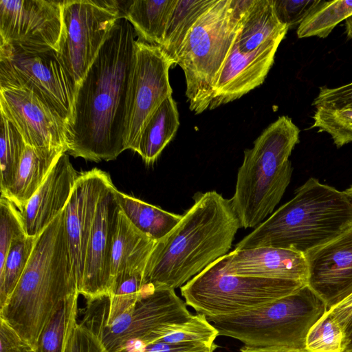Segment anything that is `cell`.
Here are the masks:
<instances>
[{
	"instance_id": "obj_31",
	"label": "cell",
	"mask_w": 352,
	"mask_h": 352,
	"mask_svg": "<svg viewBox=\"0 0 352 352\" xmlns=\"http://www.w3.org/2000/svg\"><path fill=\"white\" fill-rule=\"evenodd\" d=\"M79 293L69 299V315L62 352H109L102 337L83 319L78 322Z\"/></svg>"
},
{
	"instance_id": "obj_18",
	"label": "cell",
	"mask_w": 352,
	"mask_h": 352,
	"mask_svg": "<svg viewBox=\"0 0 352 352\" xmlns=\"http://www.w3.org/2000/svg\"><path fill=\"white\" fill-rule=\"evenodd\" d=\"M280 43L276 41L249 52H240L232 43L214 85L209 109L240 98L261 85Z\"/></svg>"
},
{
	"instance_id": "obj_20",
	"label": "cell",
	"mask_w": 352,
	"mask_h": 352,
	"mask_svg": "<svg viewBox=\"0 0 352 352\" xmlns=\"http://www.w3.org/2000/svg\"><path fill=\"white\" fill-rule=\"evenodd\" d=\"M78 175L67 152L62 153L44 182L20 211L28 236H38L64 210Z\"/></svg>"
},
{
	"instance_id": "obj_32",
	"label": "cell",
	"mask_w": 352,
	"mask_h": 352,
	"mask_svg": "<svg viewBox=\"0 0 352 352\" xmlns=\"http://www.w3.org/2000/svg\"><path fill=\"white\" fill-rule=\"evenodd\" d=\"M25 147L26 144L18 130L1 115V192L13 182Z\"/></svg>"
},
{
	"instance_id": "obj_1",
	"label": "cell",
	"mask_w": 352,
	"mask_h": 352,
	"mask_svg": "<svg viewBox=\"0 0 352 352\" xmlns=\"http://www.w3.org/2000/svg\"><path fill=\"white\" fill-rule=\"evenodd\" d=\"M136 36L130 22L119 19L78 87L67 127V153L73 157L109 161L125 150V104Z\"/></svg>"
},
{
	"instance_id": "obj_28",
	"label": "cell",
	"mask_w": 352,
	"mask_h": 352,
	"mask_svg": "<svg viewBox=\"0 0 352 352\" xmlns=\"http://www.w3.org/2000/svg\"><path fill=\"white\" fill-rule=\"evenodd\" d=\"M216 1L177 0L160 46L173 65L177 64L180 48L192 28Z\"/></svg>"
},
{
	"instance_id": "obj_44",
	"label": "cell",
	"mask_w": 352,
	"mask_h": 352,
	"mask_svg": "<svg viewBox=\"0 0 352 352\" xmlns=\"http://www.w3.org/2000/svg\"><path fill=\"white\" fill-rule=\"evenodd\" d=\"M351 350H352V329L345 333L343 352Z\"/></svg>"
},
{
	"instance_id": "obj_34",
	"label": "cell",
	"mask_w": 352,
	"mask_h": 352,
	"mask_svg": "<svg viewBox=\"0 0 352 352\" xmlns=\"http://www.w3.org/2000/svg\"><path fill=\"white\" fill-rule=\"evenodd\" d=\"M344 337L342 327L327 311L309 329L305 350L307 352H343Z\"/></svg>"
},
{
	"instance_id": "obj_10",
	"label": "cell",
	"mask_w": 352,
	"mask_h": 352,
	"mask_svg": "<svg viewBox=\"0 0 352 352\" xmlns=\"http://www.w3.org/2000/svg\"><path fill=\"white\" fill-rule=\"evenodd\" d=\"M125 3L117 0L63 1V29L57 53L76 94L112 28L123 17Z\"/></svg>"
},
{
	"instance_id": "obj_36",
	"label": "cell",
	"mask_w": 352,
	"mask_h": 352,
	"mask_svg": "<svg viewBox=\"0 0 352 352\" xmlns=\"http://www.w3.org/2000/svg\"><path fill=\"white\" fill-rule=\"evenodd\" d=\"M21 214L7 197L0 199V267L4 263L12 243L25 236Z\"/></svg>"
},
{
	"instance_id": "obj_8",
	"label": "cell",
	"mask_w": 352,
	"mask_h": 352,
	"mask_svg": "<svg viewBox=\"0 0 352 352\" xmlns=\"http://www.w3.org/2000/svg\"><path fill=\"white\" fill-rule=\"evenodd\" d=\"M223 256L180 287L186 304L206 317L247 311L293 294L307 285L228 274L223 270Z\"/></svg>"
},
{
	"instance_id": "obj_22",
	"label": "cell",
	"mask_w": 352,
	"mask_h": 352,
	"mask_svg": "<svg viewBox=\"0 0 352 352\" xmlns=\"http://www.w3.org/2000/svg\"><path fill=\"white\" fill-rule=\"evenodd\" d=\"M288 30L277 19L272 0H252L243 16L233 45L242 52H253L282 41Z\"/></svg>"
},
{
	"instance_id": "obj_42",
	"label": "cell",
	"mask_w": 352,
	"mask_h": 352,
	"mask_svg": "<svg viewBox=\"0 0 352 352\" xmlns=\"http://www.w3.org/2000/svg\"><path fill=\"white\" fill-rule=\"evenodd\" d=\"M346 333L352 329V293L327 311Z\"/></svg>"
},
{
	"instance_id": "obj_25",
	"label": "cell",
	"mask_w": 352,
	"mask_h": 352,
	"mask_svg": "<svg viewBox=\"0 0 352 352\" xmlns=\"http://www.w3.org/2000/svg\"><path fill=\"white\" fill-rule=\"evenodd\" d=\"M177 2V0L126 1L123 17L133 27L138 39L160 47Z\"/></svg>"
},
{
	"instance_id": "obj_38",
	"label": "cell",
	"mask_w": 352,
	"mask_h": 352,
	"mask_svg": "<svg viewBox=\"0 0 352 352\" xmlns=\"http://www.w3.org/2000/svg\"><path fill=\"white\" fill-rule=\"evenodd\" d=\"M321 0H272L278 21L288 29L298 27Z\"/></svg>"
},
{
	"instance_id": "obj_3",
	"label": "cell",
	"mask_w": 352,
	"mask_h": 352,
	"mask_svg": "<svg viewBox=\"0 0 352 352\" xmlns=\"http://www.w3.org/2000/svg\"><path fill=\"white\" fill-rule=\"evenodd\" d=\"M77 293L63 210L36 237L26 268L0 307V318L36 349L52 318Z\"/></svg>"
},
{
	"instance_id": "obj_7",
	"label": "cell",
	"mask_w": 352,
	"mask_h": 352,
	"mask_svg": "<svg viewBox=\"0 0 352 352\" xmlns=\"http://www.w3.org/2000/svg\"><path fill=\"white\" fill-rule=\"evenodd\" d=\"M327 311L324 302L305 285L293 294L236 314L206 317L219 332L248 346L305 349L311 327Z\"/></svg>"
},
{
	"instance_id": "obj_37",
	"label": "cell",
	"mask_w": 352,
	"mask_h": 352,
	"mask_svg": "<svg viewBox=\"0 0 352 352\" xmlns=\"http://www.w3.org/2000/svg\"><path fill=\"white\" fill-rule=\"evenodd\" d=\"M70 298L54 314L41 333L35 352H62L69 321Z\"/></svg>"
},
{
	"instance_id": "obj_17",
	"label": "cell",
	"mask_w": 352,
	"mask_h": 352,
	"mask_svg": "<svg viewBox=\"0 0 352 352\" xmlns=\"http://www.w3.org/2000/svg\"><path fill=\"white\" fill-rule=\"evenodd\" d=\"M305 256L307 285L324 302L327 311L352 293V226Z\"/></svg>"
},
{
	"instance_id": "obj_5",
	"label": "cell",
	"mask_w": 352,
	"mask_h": 352,
	"mask_svg": "<svg viewBox=\"0 0 352 352\" xmlns=\"http://www.w3.org/2000/svg\"><path fill=\"white\" fill-rule=\"evenodd\" d=\"M299 128L280 116L244 151L230 199L241 227L256 228L271 215L291 181L289 157L299 142Z\"/></svg>"
},
{
	"instance_id": "obj_13",
	"label": "cell",
	"mask_w": 352,
	"mask_h": 352,
	"mask_svg": "<svg viewBox=\"0 0 352 352\" xmlns=\"http://www.w3.org/2000/svg\"><path fill=\"white\" fill-rule=\"evenodd\" d=\"M63 1L0 0V44L58 52Z\"/></svg>"
},
{
	"instance_id": "obj_29",
	"label": "cell",
	"mask_w": 352,
	"mask_h": 352,
	"mask_svg": "<svg viewBox=\"0 0 352 352\" xmlns=\"http://www.w3.org/2000/svg\"><path fill=\"white\" fill-rule=\"evenodd\" d=\"M352 14V1H321L297 29L299 38H327L336 26Z\"/></svg>"
},
{
	"instance_id": "obj_6",
	"label": "cell",
	"mask_w": 352,
	"mask_h": 352,
	"mask_svg": "<svg viewBox=\"0 0 352 352\" xmlns=\"http://www.w3.org/2000/svg\"><path fill=\"white\" fill-rule=\"evenodd\" d=\"M252 0H217L197 20L177 55L190 109H210L216 79L226 61L243 16Z\"/></svg>"
},
{
	"instance_id": "obj_4",
	"label": "cell",
	"mask_w": 352,
	"mask_h": 352,
	"mask_svg": "<svg viewBox=\"0 0 352 352\" xmlns=\"http://www.w3.org/2000/svg\"><path fill=\"white\" fill-rule=\"evenodd\" d=\"M351 226L352 203L345 192L311 177L234 249L276 247L305 254Z\"/></svg>"
},
{
	"instance_id": "obj_11",
	"label": "cell",
	"mask_w": 352,
	"mask_h": 352,
	"mask_svg": "<svg viewBox=\"0 0 352 352\" xmlns=\"http://www.w3.org/2000/svg\"><path fill=\"white\" fill-rule=\"evenodd\" d=\"M108 298L91 304L83 319L98 331L109 352H121L129 342L140 340L162 325L181 322L192 314L175 289L147 285L144 295L111 322L105 324Z\"/></svg>"
},
{
	"instance_id": "obj_16",
	"label": "cell",
	"mask_w": 352,
	"mask_h": 352,
	"mask_svg": "<svg viewBox=\"0 0 352 352\" xmlns=\"http://www.w3.org/2000/svg\"><path fill=\"white\" fill-rule=\"evenodd\" d=\"M112 184L110 176L96 168L79 174L64 209L67 240L78 290L98 204L104 190Z\"/></svg>"
},
{
	"instance_id": "obj_27",
	"label": "cell",
	"mask_w": 352,
	"mask_h": 352,
	"mask_svg": "<svg viewBox=\"0 0 352 352\" xmlns=\"http://www.w3.org/2000/svg\"><path fill=\"white\" fill-rule=\"evenodd\" d=\"M120 210L142 233L157 242L166 237L181 221L182 215L162 210L115 189Z\"/></svg>"
},
{
	"instance_id": "obj_9",
	"label": "cell",
	"mask_w": 352,
	"mask_h": 352,
	"mask_svg": "<svg viewBox=\"0 0 352 352\" xmlns=\"http://www.w3.org/2000/svg\"><path fill=\"white\" fill-rule=\"evenodd\" d=\"M0 87L28 89L72 123L74 82L55 50L32 51L0 44Z\"/></svg>"
},
{
	"instance_id": "obj_39",
	"label": "cell",
	"mask_w": 352,
	"mask_h": 352,
	"mask_svg": "<svg viewBox=\"0 0 352 352\" xmlns=\"http://www.w3.org/2000/svg\"><path fill=\"white\" fill-rule=\"evenodd\" d=\"M312 105L316 108H352V81L336 87H320Z\"/></svg>"
},
{
	"instance_id": "obj_24",
	"label": "cell",
	"mask_w": 352,
	"mask_h": 352,
	"mask_svg": "<svg viewBox=\"0 0 352 352\" xmlns=\"http://www.w3.org/2000/svg\"><path fill=\"white\" fill-rule=\"evenodd\" d=\"M218 336V331L206 316L197 314L181 322L162 325L142 339L129 342L122 350L124 352H138L144 346L157 342L211 345Z\"/></svg>"
},
{
	"instance_id": "obj_21",
	"label": "cell",
	"mask_w": 352,
	"mask_h": 352,
	"mask_svg": "<svg viewBox=\"0 0 352 352\" xmlns=\"http://www.w3.org/2000/svg\"><path fill=\"white\" fill-rule=\"evenodd\" d=\"M155 243V241L139 231L120 210L111 255L110 294L127 278L143 275Z\"/></svg>"
},
{
	"instance_id": "obj_33",
	"label": "cell",
	"mask_w": 352,
	"mask_h": 352,
	"mask_svg": "<svg viewBox=\"0 0 352 352\" xmlns=\"http://www.w3.org/2000/svg\"><path fill=\"white\" fill-rule=\"evenodd\" d=\"M311 128L330 135L338 148L352 142V108L318 107Z\"/></svg>"
},
{
	"instance_id": "obj_35",
	"label": "cell",
	"mask_w": 352,
	"mask_h": 352,
	"mask_svg": "<svg viewBox=\"0 0 352 352\" xmlns=\"http://www.w3.org/2000/svg\"><path fill=\"white\" fill-rule=\"evenodd\" d=\"M146 287L147 285L143 283L142 274L133 275L119 283L109 296L105 324L135 305L144 295Z\"/></svg>"
},
{
	"instance_id": "obj_26",
	"label": "cell",
	"mask_w": 352,
	"mask_h": 352,
	"mask_svg": "<svg viewBox=\"0 0 352 352\" xmlns=\"http://www.w3.org/2000/svg\"><path fill=\"white\" fill-rule=\"evenodd\" d=\"M179 126L177 104L171 96L162 102L148 119L141 133L136 153L146 164L154 163L174 138Z\"/></svg>"
},
{
	"instance_id": "obj_41",
	"label": "cell",
	"mask_w": 352,
	"mask_h": 352,
	"mask_svg": "<svg viewBox=\"0 0 352 352\" xmlns=\"http://www.w3.org/2000/svg\"><path fill=\"white\" fill-rule=\"evenodd\" d=\"M218 346L206 344H166L157 342L142 348L138 352H214Z\"/></svg>"
},
{
	"instance_id": "obj_15",
	"label": "cell",
	"mask_w": 352,
	"mask_h": 352,
	"mask_svg": "<svg viewBox=\"0 0 352 352\" xmlns=\"http://www.w3.org/2000/svg\"><path fill=\"white\" fill-rule=\"evenodd\" d=\"M111 185L102 195L87 247L84 272L78 292L87 302L109 296L111 255L120 208Z\"/></svg>"
},
{
	"instance_id": "obj_47",
	"label": "cell",
	"mask_w": 352,
	"mask_h": 352,
	"mask_svg": "<svg viewBox=\"0 0 352 352\" xmlns=\"http://www.w3.org/2000/svg\"><path fill=\"white\" fill-rule=\"evenodd\" d=\"M346 352H352V350H351V351H346Z\"/></svg>"
},
{
	"instance_id": "obj_43",
	"label": "cell",
	"mask_w": 352,
	"mask_h": 352,
	"mask_svg": "<svg viewBox=\"0 0 352 352\" xmlns=\"http://www.w3.org/2000/svg\"><path fill=\"white\" fill-rule=\"evenodd\" d=\"M240 352H307L305 349H299L287 346H243Z\"/></svg>"
},
{
	"instance_id": "obj_23",
	"label": "cell",
	"mask_w": 352,
	"mask_h": 352,
	"mask_svg": "<svg viewBox=\"0 0 352 352\" xmlns=\"http://www.w3.org/2000/svg\"><path fill=\"white\" fill-rule=\"evenodd\" d=\"M63 153V150L35 148L26 145L15 178L1 196L9 199L21 211Z\"/></svg>"
},
{
	"instance_id": "obj_46",
	"label": "cell",
	"mask_w": 352,
	"mask_h": 352,
	"mask_svg": "<svg viewBox=\"0 0 352 352\" xmlns=\"http://www.w3.org/2000/svg\"><path fill=\"white\" fill-rule=\"evenodd\" d=\"M344 191L345 192L346 195L349 197V198L350 199V200L352 203V185Z\"/></svg>"
},
{
	"instance_id": "obj_30",
	"label": "cell",
	"mask_w": 352,
	"mask_h": 352,
	"mask_svg": "<svg viewBox=\"0 0 352 352\" xmlns=\"http://www.w3.org/2000/svg\"><path fill=\"white\" fill-rule=\"evenodd\" d=\"M36 237L26 235L12 243L0 267V307L8 299L26 268Z\"/></svg>"
},
{
	"instance_id": "obj_45",
	"label": "cell",
	"mask_w": 352,
	"mask_h": 352,
	"mask_svg": "<svg viewBox=\"0 0 352 352\" xmlns=\"http://www.w3.org/2000/svg\"><path fill=\"white\" fill-rule=\"evenodd\" d=\"M344 21L346 36L348 38H352V14Z\"/></svg>"
},
{
	"instance_id": "obj_2",
	"label": "cell",
	"mask_w": 352,
	"mask_h": 352,
	"mask_svg": "<svg viewBox=\"0 0 352 352\" xmlns=\"http://www.w3.org/2000/svg\"><path fill=\"white\" fill-rule=\"evenodd\" d=\"M177 226L155 242L144 285L175 289L229 253L241 228L230 199L215 190L199 192Z\"/></svg>"
},
{
	"instance_id": "obj_19",
	"label": "cell",
	"mask_w": 352,
	"mask_h": 352,
	"mask_svg": "<svg viewBox=\"0 0 352 352\" xmlns=\"http://www.w3.org/2000/svg\"><path fill=\"white\" fill-rule=\"evenodd\" d=\"M223 270L236 276L299 281L307 284L305 254L286 248L234 250L223 256Z\"/></svg>"
},
{
	"instance_id": "obj_14",
	"label": "cell",
	"mask_w": 352,
	"mask_h": 352,
	"mask_svg": "<svg viewBox=\"0 0 352 352\" xmlns=\"http://www.w3.org/2000/svg\"><path fill=\"white\" fill-rule=\"evenodd\" d=\"M0 110L26 145L67 151L66 123L32 91L0 87Z\"/></svg>"
},
{
	"instance_id": "obj_40",
	"label": "cell",
	"mask_w": 352,
	"mask_h": 352,
	"mask_svg": "<svg viewBox=\"0 0 352 352\" xmlns=\"http://www.w3.org/2000/svg\"><path fill=\"white\" fill-rule=\"evenodd\" d=\"M0 352H35V349L6 320L0 318Z\"/></svg>"
},
{
	"instance_id": "obj_12",
	"label": "cell",
	"mask_w": 352,
	"mask_h": 352,
	"mask_svg": "<svg viewBox=\"0 0 352 352\" xmlns=\"http://www.w3.org/2000/svg\"><path fill=\"white\" fill-rule=\"evenodd\" d=\"M172 65L159 46L136 40L125 104V150L136 152L148 119L162 102L172 96L168 75Z\"/></svg>"
}]
</instances>
